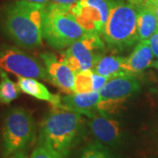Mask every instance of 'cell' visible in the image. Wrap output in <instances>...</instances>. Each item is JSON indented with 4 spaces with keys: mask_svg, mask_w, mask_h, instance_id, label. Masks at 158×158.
<instances>
[{
    "mask_svg": "<svg viewBox=\"0 0 158 158\" xmlns=\"http://www.w3.org/2000/svg\"><path fill=\"white\" fill-rule=\"evenodd\" d=\"M46 6L17 0L0 12V27L17 45L27 49L42 43Z\"/></svg>",
    "mask_w": 158,
    "mask_h": 158,
    "instance_id": "cell-1",
    "label": "cell"
},
{
    "mask_svg": "<svg viewBox=\"0 0 158 158\" xmlns=\"http://www.w3.org/2000/svg\"><path fill=\"white\" fill-rule=\"evenodd\" d=\"M82 126L83 118L80 113L62 105L52 106L41 121L39 143L65 158L78 140Z\"/></svg>",
    "mask_w": 158,
    "mask_h": 158,
    "instance_id": "cell-2",
    "label": "cell"
},
{
    "mask_svg": "<svg viewBox=\"0 0 158 158\" xmlns=\"http://www.w3.org/2000/svg\"><path fill=\"white\" fill-rule=\"evenodd\" d=\"M109 48L124 50L139 40L137 33V9L128 2L112 0L110 14L103 31Z\"/></svg>",
    "mask_w": 158,
    "mask_h": 158,
    "instance_id": "cell-3",
    "label": "cell"
},
{
    "mask_svg": "<svg viewBox=\"0 0 158 158\" xmlns=\"http://www.w3.org/2000/svg\"><path fill=\"white\" fill-rule=\"evenodd\" d=\"M86 32L71 12V6L50 3L46 6L43 38L56 49H63L82 38Z\"/></svg>",
    "mask_w": 158,
    "mask_h": 158,
    "instance_id": "cell-4",
    "label": "cell"
},
{
    "mask_svg": "<svg viewBox=\"0 0 158 158\" xmlns=\"http://www.w3.org/2000/svg\"><path fill=\"white\" fill-rule=\"evenodd\" d=\"M35 123L32 114L23 107L10 109L5 115L2 145L5 156L25 149L34 140Z\"/></svg>",
    "mask_w": 158,
    "mask_h": 158,
    "instance_id": "cell-5",
    "label": "cell"
},
{
    "mask_svg": "<svg viewBox=\"0 0 158 158\" xmlns=\"http://www.w3.org/2000/svg\"><path fill=\"white\" fill-rule=\"evenodd\" d=\"M106 51L99 34L87 33L69 47L61 58L74 73L92 69Z\"/></svg>",
    "mask_w": 158,
    "mask_h": 158,
    "instance_id": "cell-6",
    "label": "cell"
},
{
    "mask_svg": "<svg viewBox=\"0 0 158 158\" xmlns=\"http://www.w3.org/2000/svg\"><path fill=\"white\" fill-rule=\"evenodd\" d=\"M0 69L17 77L49 82L45 67L34 56L14 46L0 45Z\"/></svg>",
    "mask_w": 158,
    "mask_h": 158,
    "instance_id": "cell-7",
    "label": "cell"
},
{
    "mask_svg": "<svg viewBox=\"0 0 158 158\" xmlns=\"http://www.w3.org/2000/svg\"><path fill=\"white\" fill-rule=\"evenodd\" d=\"M112 0H78L71 6L77 22L88 33L102 34L107 22Z\"/></svg>",
    "mask_w": 158,
    "mask_h": 158,
    "instance_id": "cell-8",
    "label": "cell"
},
{
    "mask_svg": "<svg viewBox=\"0 0 158 158\" xmlns=\"http://www.w3.org/2000/svg\"><path fill=\"white\" fill-rule=\"evenodd\" d=\"M97 141L107 147H117L123 139V130L117 119L111 116L98 113L88 122Z\"/></svg>",
    "mask_w": 158,
    "mask_h": 158,
    "instance_id": "cell-9",
    "label": "cell"
},
{
    "mask_svg": "<svg viewBox=\"0 0 158 158\" xmlns=\"http://www.w3.org/2000/svg\"><path fill=\"white\" fill-rule=\"evenodd\" d=\"M40 58L44 62L49 83L58 87L62 92L71 94L73 92L76 74L69 68L62 58L52 53H43Z\"/></svg>",
    "mask_w": 158,
    "mask_h": 158,
    "instance_id": "cell-10",
    "label": "cell"
},
{
    "mask_svg": "<svg viewBox=\"0 0 158 158\" xmlns=\"http://www.w3.org/2000/svg\"><path fill=\"white\" fill-rule=\"evenodd\" d=\"M141 89L139 80L133 75H123L110 78L98 91L100 99H125L135 95Z\"/></svg>",
    "mask_w": 158,
    "mask_h": 158,
    "instance_id": "cell-11",
    "label": "cell"
},
{
    "mask_svg": "<svg viewBox=\"0 0 158 158\" xmlns=\"http://www.w3.org/2000/svg\"><path fill=\"white\" fill-rule=\"evenodd\" d=\"M100 100L98 91H90L87 93H71L62 98L63 107L70 111L86 115L91 118L98 114L97 106Z\"/></svg>",
    "mask_w": 158,
    "mask_h": 158,
    "instance_id": "cell-12",
    "label": "cell"
},
{
    "mask_svg": "<svg viewBox=\"0 0 158 158\" xmlns=\"http://www.w3.org/2000/svg\"><path fill=\"white\" fill-rule=\"evenodd\" d=\"M152 50L148 40H140L134 51L127 57H125L124 69L127 75L140 73L151 66L153 62Z\"/></svg>",
    "mask_w": 158,
    "mask_h": 158,
    "instance_id": "cell-13",
    "label": "cell"
},
{
    "mask_svg": "<svg viewBox=\"0 0 158 158\" xmlns=\"http://www.w3.org/2000/svg\"><path fill=\"white\" fill-rule=\"evenodd\" d=\"M17 84L20 91L39 100L48 102L52 106H57L62 104L61 97L58 94L51 93L45 85L35 78L18 77Z\"/></svg>",
    "mask_w": 158,
    "mask_h": 158,
    "instance_id": "cell-14",
    "label": "cell"
},
{
    "mask_svg": "<svg viewBox=\"0 0 158 158\" xmlns=\"http://www.w3.org/2000/svg\"><path fill=\"white\" fill-rule=\"evenodd\" d=\"M137 9V33L139 40H148L158 29V18L148 7Z\"/></svg>",
    "mask_w": 158,
    "mask_h": 158,
    "instance_id": "cell-15",
    "label": "cell"
},
{
    "mask_svg": "<svg viewBox=\"0 0 158 158\" xmlns=\"http://www.w3.org/2000/svg\"><path fill=\"white\" fill-rule=\"evenodd\" d=\"M124 60L125 57L103 56L91 70L109 78L127 75L124 69Z\"/></svg>",
    "mask_w": 158,
    "mask_h": 158,
    "instance_id": "cell-16",
    "label": "cell"
},
{
    "mask_svg": "<svg viewBox=\"0 0 158 158\" xmlns=\"http://www.w3.org/2000/svg\"><path fill=\"white\" fill-rule=\"evenodd\" d=\"M0 103L9 105L19 95L18 84L11 81L5 70L0 69Z\"/></svg>",
    "mask_w": 158,
    "mask_h": 158,
    "instance_id": "cell-17",
    "label": "cell"
},
{
    "mask_svg": "<svg viewBox=\"0 0 158 158\" xmlns=\"http://www.w3.org/2000/svg\"><path fill=\"white\" fill-rule=\"evenodd\" d=\"M79 158H118L111 149L99 141L88 144Z\"/></svg>",
    "mask_w": 158,
    "mask_h": 158,
    "instance_id": "cell-18",
    "label": "cell"
},
{
    "mask_svg": "<svg viewBox=\"0 0 158 158\" xmlns=\"http://www.w3.org/2000/svg\"><path fill=\"white\" fill-rule=\"evenodd\" d=\"M93 91L92 86V70H83L76 73L73 92L75 93H87Z\"/></svg>",
    "mask_w": 158,
    "mask_h": 158,
    "instance_id": "cell-19",
    "label": "cell"
},
{
    "mask_svg": "<svg viewBox=\"0 0 158 158\" xmlns=\"http://www.w3.org/2000/svg\"><path fill=\"white\" fill-rule=\"evenodd\" d=\"M30 158H62L59 155L53 152L49 148L44 145L39 143V145L35 148L31 154Z\"/></svg>",
    "mask_w": 158,
    "mask_h": 158,
    "instance_id": "cell-20",
    "label": "cell"
},
{
    "mask_svg": "<svg viewBox=\"0 0 158 158\" xmlns=\"http://www.w3.org/2000/svg\"><path fill=\"white\" fill-rule=\"evenodd\" d=\"M109 77L102 76L99 74L92 71V86H93V91H99L101 88L107 83Z\"/></svg>",
    "mask_w": 158,
    "mask_h": 158,
    "instance_id": "cell-21",
    "label": "cell"
},
{
    "mask_svg": "<svg viewBox=\"0 0 158 158\" xmlns=\"http://www.w3.org/2000/svg\"><path fill=\"white\" fill-rule=\"evenodd\" d=\"M127 2L135 8L146 7L148 6H158V0H127Z\"/></svg>",
    "mask_w": 158,
    "mask_h": 158,
    "instance_id": "cell-22",
    "label": "cell"
},
{
    "mask_svg": "<svg viewBox=\"0 0 158 158\" xmlns=\"http://www.w3.org/2000/svg\"><path fill=\"white\" fill-rule=\"evenodd\" d=\"M148 42H149V46H150V48L152 50L154 56L158 58V29L149 38Z\"/></svg>",
    "mask_w": 158,
    "mask_h": 158,
    "instance_id": "cell-23",
    "label": "cell"
},
{
    "mask_svg": "<svg viewBox=\"0 0 158 158\" xmlns=\"http://www.w3.org/2000/svg\"><path fill=\"white\" fill-rule=\"evenodd\" d=\"M51 3H55L57 5H62V6H73L78 0H51Z\"/></svg>",
    "mask_w": 158,
    "mask_h": 158,
    "instance_id": "cell-24",
    "label": "cell"
},
{
    "mask_svg": "<svg viewBox=\"0 0 158 158\" xmlns=\"http://www.w3.org/2000/svg\"><path fill=\"white\" fill-rule=\"evenodd\" d=\"M9 158H28V156L24 153L23 150H20V151H17V152L11 154V156Z\"/></svg>",
    "mask_w": 158,
    "mask_h": 158,
    "instance_id": "cell-25",
    "label": "cell"
},
{
    "mask_svg": "<svg viewBox=\"0 0 158 158\" xmlns=\"http://www.w3.org/2000/svg\"><path fill=\"white\" fill-rule=\"evenodd\" d=\"M20 1H26V2L34 3V4H40V5H44V6L48 5V3H49V0H20Z\"/></svg>",
    "mask_w": 158,
    "mask_h": 158,
    "instance_id": "cell-26",
    "label": "cell"
},
{
    "mask_svg": "<svg viewBox=\"0 0 158 158\" xmlns=\"http://www.w3.org/2000/svg\"><path fill=\"white\" fill-rule=\"evenodd\" d=\"M146 7H148V8H150L151 10H152L154 12H155V14L157 16L158 18V6H146Z\"/></svg>",
    "mask_w": 158,
    "mask_h": 158,
    "instance_id": "cell-27",
    "label": "cell"
},
{
    "mask_svg": "<svg viewBox=\"0 0 158 158\" xmlns=\"http://www.w3.org/2000/svg\"><path fill=\"white\" fill-rule=\"evenodd\" d=\"M151 66H153V67H155V68L158 69V60L157 61H156V62H153L152 64H151Z\"/></svg>",
    "mask_w": 158,
    "mask_h": 158,
    "instance_id": "cell-28",
    "label": "cell"
}]
</instances>
